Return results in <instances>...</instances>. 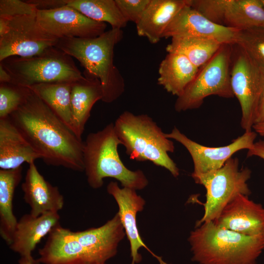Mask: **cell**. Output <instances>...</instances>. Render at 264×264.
Instances as JSON below:
<instances>
[{
  "instance_id": "6da1fadb",
  "label": "cell",
  "mask_w": 264,
  "mask_h": 264,
  "mask_svg": "<svg viewBox=\"0 0 264 264\" xmlns=\"http://www.w3.org/2000/svg\"><path fill=\"white\" fill-rule=\"evenodd\" d=\"M9 117L45 163L84 171V142L31 89Z\"/></svg>"
},
{
  "instance_id": "7a4b0ae2",
  "label": "cell",
  "mask_w": 264,
  "mask_h": 264,
  "mask_svg": "<svg viewBox=\"0 0 264 264\" xmlns=\"http://www.w3.org/2000/svg\"><path fill=\"white\" fill-rule=\"evenodd\" d=\"M123 37L121 29L111 28L94 38L60 39L55 46L76 59L85 67L84 72L100 81L102 101L110 103L125 91L124 79L113 63L114 47Z\"/></svg>"
},
{
  "instance_id": "3957f363",
  "label": "cell",
  "mask_w": 264,
  "mask_h": 264,
  "mask_svg": "<svg viewBox=\"0 0 264 264\" xmlns=\"http://www.w3.org/2000/svg\"><path fill=\"white\" fill-rule=\"evenodd\" d=\"M188 241L193 260L201 264H256L264 250V234L244 235L213 221L196 226Z\"/></svg>"
},
{
  "instance_id": "277c9868",
  "label": "cell",
  "mask_w": 264,
  "mask_h": 264,
  "mask_svg": "<svg viewBox=\"0 0 264 264\" xmlns=\"http://www.w3.org/2000/svg\"><path fill=\"white\" fill-rule=\"evenodd\" d=\"M119 145L121 143L112 123L87 135L83 159L87 181L92 188H101L106 177L116 179L123 187L135 190L148 185V180L142 170H129L121 161L118 152Z\"/></svg>"
},
{
  "instance_id": "5b68a950",
  "label": "cell",
  "mask_w": 264,
  "mask_h": 264,
  "mask_svg": "<svg viewBox=\"0 0 264 264\" xmlns=\"http://www.w3.org/2000/svg\"><path fill=\"white\" fill-rule=\"evenodd\" d=\"M114 128L131 159L150 161L175 177L179 176V169L169 155L174 152V142L148 115L125 111L115 120Z\"/></svg>"
},
{
  "instance_id": "8992f818",
  "label": "cell",
  "mask_w": 264,
  "mask_h": 264,
  "mask_svg": "<svg viewBox=\"0 0 264 264\" xmlns=\"http://www.w3.org/2000/svg\"><path fill=\"white\" fill-rule=\"evenodd\" d=\"M12 78V84L28 87L40 84L75 82L85 77L72 57L56 46L29 57L13 56L0 62Z\"/></svg>"
},
{
  "instance_id": "52a82bcc",
  "label": "cell",
  "mask_w": 264,
  "mask_h": 264,
  "mask_svg": "<svg viewBox=\"0 0 264 264\" xmlns=\"http://www.w3.org/2000/svg\"><path fill=\"white\" fill-rule=\"evenodd\" d=\"M233 44H223L214 55L199 70L183 92L177 97L175 109L177 112L199 108L211 95L234 97L231 84Z\"/></svg>"
},
{
  "instance_id": "ba28073f",
  "label": "cell",
  "mask_w": 264,
  "mask_h": 264,
  "mask_svg": "<svg viewBox=\"0 0 264 264\" xmlns=\"http://www.w3.org/2000/svg\"><path fill=\"white\" fill-rule=\"evenodd\" d=\"M251 175L248 168H240L239 159L232 157L216 171L191 175L195 183L203 186L206 192L204 214L196 222V227L213 221L224 207L237 196H249L251 191L247 181Z\"/></svg>"
},
{
  "instance_id": "9c48e42d",
  "label": "cell",
  "mask_w": 264,
  "mask_h": 264,
  "mask_svg": "<svg viewBox=\"0 0 264 264\" xmlns=\"http://www.w3.org/2000/svg\"><path fill=\"white\" fill-rule=\"evenodd\" d=\"M230 75L233 92L241 106V127L251 131L264 95V70L241 47L233 44Z\"/></svg>"
},
{
  "instance_id": "30bf717a",
  "label": "cell",
  "mask_w": 264,
  "mask_h": 264,
  "mask_svg": "<svg viewBox=\"0 0 264 264\" xmlns=\"http://www.w3.org/2000/svg\"><path fill=\"white\" fill-rule=\"evenodd\" d=\"M59 39L46 32L36 15L9 19L7 32L0 37V62L13 56L25 58L39 54L55 46Z\"/></svg>"
},
{
  "instance_id": "8fae6325",
  "label": "cell",
  "mask_w": 264,
  "mask_h": 264,
  "mask_svg": "<svg viewBox=\"0 0 264 264\" xmlns=\"http://www.w3.org/2000/svg\"><path fill=\"white\" fill-rule=\"evenodd\" d=\"M257 135L254 131L245 132L227 145L212 147L192 140L176 127L171 132L166 133L167 138L179 142L189 153L194 164V171L191 175L206 174L220 169L236 153L251 149Z\"/></svg>"
},
{
  "instance_id": "7c38bea8",
  "label": "cell",
  "mask_w": 264,
  "mask_h": 264,
  "mask_svg": "<svg viewBox=\"0 0 264 264\" xmlns=\"http://www.w3.org/2000/svg\"><path fill=\"white\" fill-rule=\"evenodd\" d=\"M36 18L46 32L58 39L94 38L105 32L107 28L106 23L92 20L67 5L38 10Z\"/></svg>"
},
{
  "instance_id": "4fadbf2b",
  "label": "cell",
  "mask_w": 264,
  "mask_h": 264,
  "mask_svg": "<svg viewBox=\"0 0 264 264\" xmlns=\"http://www.w3.org/2000/svg\"><path fill=\"white\" fill-rule=\"evenodd\" d=\"M107 192L112 196L118 206V212L126 235L130 242L131 255L132 258L131 264L139 263L142 259L138 250L144 247L159 262V264H168L162 258L154 254L144 243L140 235L137 228L136 215L142 211L145 205V200L138 195L135 190L120 188L117 182L111 181L107 187Z\"/></svg>"
},
{
  "instance_id": "5bb4252c",
  "label": "cell",
  "mask_w": 264,
  "mask_h": 264,
  "mask_svg": "<svg viewBox=\"0 0 264 264\" xmlns=\"http://www.w3.org/2000/svg\"><path fill=\"white\" fill-rule=\"evenodd\" d=\"M237 31L211 22L188 5L175 17L162 38L197 37L215 40L222 44H234Z\"/></svg>"
},
{
  "instance_id": "9a60e30c",
  "label": "cell",
  "mask_w": 264,
  "mask_h": 264,
  "mask_svg": "<svg viewBox=\"0 0 264 264\" xmlns=\"http://www.w3.org/2000/svg\"><path fill=\"white\" fill-rule=\"evenodd\" d=\"M217 226L247 236L264 234V207L239 195L229 202L213 221Z\"/></svg>"
},
{
  "instance_id": "2e32d148",
  "label": "cell",
  "mask_w": 264,
  "mask_h": 264,
  "mask_svg": "<svg viewBox=\"0 0 264 264\" xmlns=\"http://www.w3.org/2000/svg\"><path fill=\"white\" fill-rule=\"evenodd\" d=\"M38 263L43 264H98L70 230L56 226L39 250Z\"/></svg>"
},
{
  "instance_id": "e0dca14e",
  "label": "cell",
  "mask_w": 264,
  "mask_h": 264,
  "mask_svg": "<svg viewBox=\"0 0 264 264\" xmlns=\"http://www.w3.org/2000/svg\"><path fill=\"white\" fill-rule=\"evenodd\" d=\"M73 232L98 264H105L116 254L118 244L126 235L118 213L101 226Z\"/></svg>"
},
{
  "instance_id": "ac0fdd59",
  "label": "cell",
  "mask_w": 264,
  "mask_h": 264,
  "mask_svg": "<svg viewBox=\"0 0 264 264\" xmlns=\"http://www.w3.org/2000/svg\"><path fill=\"white\" fill-rule=\"evenodd\" d=\"M23 199L35 217L48 212H58L64 205L63 196L40 173L34 162L29 164L22 184Z\"/></svg>"
},
{
  "instance_id": "d6986e66",
  "label": "cell",
  "mask_w": 264,
  "mask_h": 264,
  "mask_svg": "<svg viewBox=\"0 0 264 264\" xmlns=\"http://www.w3.org/2000/svg\"><path fill=\"white\" fill-rule=\"evenodd\" d=\"M58 212H48L35 217L30 213L23 215L18 220L13 235L10 248L28 260L36 245L46 235L60 224Z\"/></svg>"
},
{
  "instance_id": "ffe728a7",
  "label": "cell",
  "mask_w": 264,
  "mask_h": 264,
  "mask_svg": "<svg viewBox=\"0 0 264 264\" xmlns=\"http://www.w3.org/2000/svg\"><path fill=\"white\" fill-rule=\"evenodd\" d=\"M41 158L22 133L11 121L9 116L0 119V168L13 169Z\"/></svg>"
},
{
  "instance_id": "44dd1931",
  "label": "cell",
  "mask_w": 264,
  "mask_h": 264,
  "mask_svg": "<svg viewBox=\"0 0 264 264\" xmlns=\"http://www.w3.org/2000/svg\"><path fill=\"white\" fill-rule=\"evenodd\" d=\"M190 0H150L136 24L137 34L153 44L162 38L169 24Z\"/></svg>"
},
{
  "instance_id": "7402d4cb",
  "label": "cell",
  "mask_w": 264,
  "mask_h": 264,
  "mask_svg": "<svg viewBox=\"0 0 264 264\" xmlns=\"http://www.w3.org/2000/svg\"><path fill=\"white\" fill-rule=\"evenodd\" d=\"M84 76L83 79L72 82L70 99L71 130L80 139L93 105L103 96L100 81L85 72Z\"/></svg>"
},
{
  "instance_id": "603a6c76",
  "label": "cell",
  "mask_w": 264,
  "mask_h": 264,
  "mask_svg": "<svg viewBox=\"0 0 264 264\" xmlns=\"http://www.w3.org/2000/svg\"><path fill=\"white\" fill-rule=\"evenodd\" d=\"M198 70L184 55L168 53L159 66L158 84L167 92L178 97L194 79Z\"/></svg>"
},
{
  "instance_id": "cb8c5ba5",
  "label": "cell",
  "mask_w": 264,
  "mask_h": 264,
  "mask_svg": "<svg viewBox=\"0 0 264 264\" xmlns=\"http://www.w3.org/2000/svg\"><path fill=\"white\" fill-rule=\"evenodd\" d=\"M22 172V166L0 170V235L8 245L18 221L13 211V200Z\"/></svg>"
},
{
  "instance_id": "d4e9b609",
  "label": "cell",
  "mask_w": 264,
  "mask_h": 264,
  "mask_svg": "<svg viewBox=\"0 0 264 264\" xmlns=\"http://www.w3.org/2000/svg\"><path fill=\"white\" fill-rule=\"evenodd\" d=\"M72 84V82L63 81L40 83L27 87L36 94L71 131L70 99Z\"/></svg>"
},
{
  "instance_id": "484cf974",
  "label": "cell",
  "mask_w": 264,
  "mask_h": 264,
  "mask_svg": "<svg viewBox=\"0 0 264 264\" xmlns=\"http://www.w3.org/2000/svg\"><path fill=\"white\" fill-rule=\"evenodd\" d=\"M224 25L238 31L264 27V5L262 0H228Z\"/></svg>"
},
{
  "instance_id": "4316f807",
  "label": "cell",
  "mask_w": 264,
  "mask_h": 264,
  "mask_svg": "<svg viewBox=\"0 0 264 264\" xmlns=\"http://www.w3.org/2000/svg\"><path fill=\"white\" fill-rule=\"evenodd\" d=\"M223 44L219 41L197 37H175L166 50L168 53H176L185 56L198 68L214 55Z\"/></svg>"
},
{
  "instance_id": "83f0119b",
  "label": "cell",
  "mask_w": 264,
  "mask_h": 264,
  "mask_svg": "<svg viewBox=\"0 0 264 264\" xmlns=\"http://www.w3.org/2000/svg\"><path fill=\"white\" fill-rule=\"evenodd\" d=\"M66 5L92 20L109 23L112 28L121 29L128 22L115 0H66Z\"/></svg>"
},
{
  "instance_id": "f1b7e54d",
  "label": "cell",
  "mask_w": 264,
  "mask_h": 264,
  "mask_svg": "<svg viewBox=\"0 0 264 264\" xmlns=\"http://www.w3.org/2000/svg\"><path fill=\"white\" fill-rule=\"evenodd\" d=\"M264 70V27L238 31L235 44Z\"/></svg>"
},
{
  "instance_id": "f546056e",
  "label": "cell",
  "mask_w": 264,
  "mask_h": 264,
  "mask_svg": "<svg viewBox=\"0 0 264 264\" xmlns=\"http://www.w3.org/2000/svg\"><path fill=\"white\" fill-rule=\"evenodd\" d=\"M30 89L12 83L0 85V119L9 117L25 101Z\"/></svg>"
},
{
  "instance_id": "4dcf8cb0",
  "label": "cell",
  "mask_w": 264,
  "mask_h": 264,
  "mask_svg": "<svg viewBox=\"0 0 264 264\" xmlns=\"http://www.w3.org/2000/svg\"><path fill=\"white\" fill-rule=\"evenodd\" d=\"M228 0H190V6L211 22L224 25Z\"/></svg>"
},
{
  "instance_id": "1f68e13d",
  "label": "cell",
  "mask_w": 264,
  "mask_h": 264,
  "mask_svg": "<svg viewBox=\"0 0 264 264\" xmlns=\"http://www.w3.org/2000/svg\"><path fill=\"white\" fill-rule=\"evenodd\" d=\"M38 10L27 0H0V18L11 19L23 15H35Z\"/></svg>"
},
{
  "instance_id": "d6a6232c",
  "label": "cell",
  "mask_w": 264,
  "mask_h": 264,
  "mask_svg": "<svg viewBox=\"0 0 264 264\" xmlns=\"http://www.w3.org/2000/svg\"><path fill=\"white\" fill-rule=\"evenodd\" d=\"M122 15L135 24L140 19L150 0H115Z\"/></svg>"
},
{
  "instance_id": "836d02e7",
  "label": "cell",
  "mask_w": 264,
  "mask_h": 264,
  "mask_svg": "<svg viewBox=\"0 0 264 264\" xmlns=\"http://www.w3.org/2000/svg\"><path fill=\"white\" fill-rule=\"evenodd\" d=\"M38 10H51L66 5V0H28Z\"/></svg>"
},
{
  "instance_id": "e575fe53",
  "label": "cell",
  "mask_w": 264,
  "mask_h": 264,
  "mask_svg": "<svg viewBox=\"0 0 264 264\" xmlns=\"http://www.w3.org/2000/svg\"><path fill=\"white\" fill-rule=\"evenodd\" d=\"M257 156L264 160V140L254 143L252 147L247 150V156Z\"/></svg>"
},
{
  "instance_id": "d590c367",
  "label": "cell",
  "mask_w": 264,
  "mask_h": 264,
  "mask_svg": "<svg viewBox=\"0 0 264 264\" xmlns=\"http://www.w3.org/2000/svg\"><path fill=\"white\" fill-rule=\"evenodd\" d=\"M264 121V95L258 106L254 120V124Z\"/></svg>"
},
{
  "instance_id": "8d00e7d4",
  "label": "cell",
  "mask_w": 264,
  "mask_h": 264,
  "mask_svg": "<svg viewBox=\"0 0 264 264\" xmlns=\"http://www.w3.org/2000/svg\"><path fill=\"white\" fill-rule=\"evenodd\" d=\"M12 78L5 68L0 64V83H11Z\"/></svg>"
},
{
  "instance_id": "74e56055",
  "label": "cell",
  "mask_w": 264,
  "mask_h": 264,
  "mask_svg": "<svg viewBox=\"0 0 264 264\" xmlns=\"http://www.w3.org/2000/svg\"><path fill=\"white\" fill-rule=\"evenodd\" d=\"M252 129L257 134L264 137V121L254 124Z\"/></svg>"
},
{
  "instance_id": "f35d334b",
  "label": "cell",
  "mask_w": 264,
  "mask_h": 264,
  "mask_svg": "<svg viewBox=\"0 0 264 264\" xmlns=\"http://www.w3.org/2000/svg\"><path fill=\"white\" fill-rule=\"evenodd\" d=\"M19 264H39L37 260H28L23 257H21L19 261Z\"/></svg>"
},
{
  "instance_id": "ab89813d",
  "label": "cell",
  "mask_w": 264,
  "mask_h": 264,
  "mask_svg": "<svg viewBox=\"0 0 264 264\" xmlns=\"http://www.w3.org/2000/svg\"><path fill=\"white\" fill-rule=\"evenodd\" d=\"M262 1L263 3L264 4V0H262Z\"/></svg>"
},
{
  "instance_id": "60d3db41",
  "label": "cell",
  "mask_w": 264,
  "mask_h": 264,
  "mask_svg": "<svg viewBox=\"0 0 264 264\" xmlns=\"http://www.w3.org/2000/svg\"></svg>"
}]
</instances>
